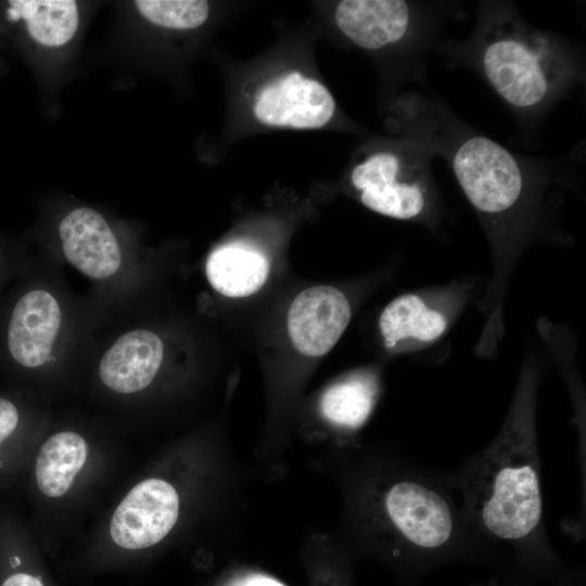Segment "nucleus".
<instances>
[{"mask_svg": "<svg viewBox=\"0 0 586 586\" xmlns=\"http://www.w3.org/2000/svg\"><path fill=\"white\" fill-rule=\"evenodd\" d=\"M323 468L340 489L342 513L332 535L343 549L413 568L485 555L446 473L356 441L329 448Z\"/></svg>", "mask_w": 586, "mask_h": 586, "instance_id": "f257e3e1", "label": "nucleus"}, {"mask_svg": "<svg viewBox=\"0 0 586 586\" xmlns=\"http://www.w3.org/2000/svg\"><path fill=\"white\" fill-rule=\"evenodd\" d=\"M542 369L528 357L504 423L482 450L446 473L462 518L485 555L504 550L526 566L556 560L543 515L536 408Z\"/></svg>", "mask_w": 586, "mask_h": 586, "instance_id": "f03ea898", "label": "nucleus"}, {"mask_svg": "<svg viewBox=\"0 0 586 586\" xmlns=\"http://www.w3.org/2000/svg\"><path fill=\"white\" fill-rule=\"evenodd\" d=\"M482 68L494 90L511 106L533 109L555 88L560 59L548 37L511 26L491 36L482 51Z\"/></svg>", "mask_w": 586, "mask_h": 586, "instance_id": "7ed1b4c3", "label": "nucleus"}, {"mask_svg": "<svg viewBox=\"0 0 586 586\" xmlns=\"http://www.w3.org/2000/svg\"><path fill=\"white\" fill-rule=\"evenodd\" d=\"M451 164L464 195L487 220L508 219L523 202L525 180L519 162L491 138L468 137L455 150Z\"/></svg>", "mask_w": 586, "mask_h": 586, "instance_id": "20e7f679", "label": "nucleus"}, {"mask_svg": "<svg viewBox=\"0 0 586 586\" xmlns=\"http://www.w3.org/2000/svg\"><path fill=\"white\" fill-rule=\"evenodd\" d=\"M351 182L366 207L387 217L416 220L429 207L423 173L406 169L403 160L391 151L377 152L357 164Z\"/></svg>", "mask_w": 586, "mask_h": 586, "instance_id": "39448f33", "label": "nucleus"}, {"mask_svg": "<svg viewBox=\"0 0 586 586\" xmlns=\"http://www.w3.org/2000/svg\"><path fill=\"white\" fill-rule=\"evenodd\" d=\"M181 497L163 477H149L135 485L116 507L110 523L113 542L125 549L155 546L178 523Z\"/></svg>", "mask_w": 586, "mask_h": 586, "instance_id": "423d86ee", "label": "nucleus"}, {"mask_svg": "<svg viewBox=\"0 0 586 586\" xmlns=\"http://www.w3.org/2000/svg\"><path fill=\"white\" fill-rule=\"evenodd\" d=\"M335 111L330 91L298 72L281 76L264 87L254 103L259 122L276 127L313 129L323 127Z\"/></svg>", "mask_w": 586, "mask_h": 586, "instance_id": "0eeeda50", "label": "nucleus"}, {"mask_svg": "<svg viewBox=\"0 0 586 586\" xmlns=\"http://www.w3.org/2000/svg\"><path fill=\"white\" fill-rule=\"evenodd\" d=\"M351 320V306L337 289L318 285L302 291L288 313V330L294 347L311 357L328 353Z\"/></svg>", "mask_w": 586, "mask_h": 586, "instance_id": "6e6552de", "label": "nucleus"}, {"mask_svg": "<svg viewBox=\"0 0 586 586\" xmlns=\"http://www.w3.org/2000/svg\"><path fill=\"white\" fill-rule=\"evenodd\" d=\"M59 237L67 262L91 279H107L122 265L114 232L104 217L90 207L68 213L60 222Z\"/></svg>", "mask_w": 586, "mask_h": 586, "instance_id": "1a4fd4ad", "label": "nucleus"}, {"mask_svg": "<svg viewBox=\"0 0 586 586\" xmlns=\"http://www.w3.org/2000/svg\"><path fill=\"white\" fill-rule=\"evenodd\" d=\"M62 323L56 298L46 290H31L14 305L7 343L10 355L25 368L46 364Z\"/></svg>", "mask_w": 586, "mask_h": 586, "instance_id": "9d476101", "label": "nucleus"}, {"mask_svg": "<svg viewBox=\"0 0 586 586\" xmlns=\"http://www.w3.org/2000/svg\"><path fill=\"white\" fill-rule=\"evenodd\" d=\"M163 360V343L145 329L126 332L106 351L99 365L103 384L119 394H132L148 387Z\"/></svg>", "mask_w": 586, "mask_h": 586, "instance_id": "9b49d317", "label": "nucleus"}, {"mask_svg": "<svg viewBox=\"0 0 586 586\" xmlns=\"http://www.w3.org/2000/svg\"><path fill=\"white\" fill-rule=\"evenodd\" d=\"M339 29L355 44L378 50L402 40L410 26V9L399 0H343L334 12Z\"/></svg>", "mask_w": 586, "mask_h": 586, "instance_id": "f8f14e48", "label": "nucleus"}, {"mask_svg": "<svg viewBox=\"0 0 586 586\" xmlns=\"http://www.w3.org/2000/svg\"><path fill=\"white\" fill-rule=\"evenodd\" d=\"M380 395L379 378L358 371L339 379L320 396L319 413L334 435V446L355 441L370 418Z\"/></svg>", "mask_w": 586, "mask_h": 586, "instance_id": "ddd939ff", "label": "nucleus"}, {"mask_svg": "<svg viewBox=\"0 0 586 586\" xmlns=\"http://www.w3.org/2000/svg\"><path fill=\"white\" fill-rule=\"evenodd\" d=\"M447 315L416 293L403 294L383 309L379 328L388 349L422 347L437 341L448 327Z\"/></svg>", "mask_w": 586, "mask_h": 586, "instance_id": "4468645a", "label": "nucleus"}, {"mask_svg": "<svg viewBox=\"0 0 586 586\" xmlns=\"http://www.w3.org/2000/svg\"><path fill=\"white\" fill-rule=\"evenodd\" d=\"M268 260L257 250L233 243L215 250L206 263L212 286L229 297L255 293L268 277Z\"/></svg>", "mask_w": 586, "mask_h": 586, "instance_id": "2eb2a0df", "label": "nucleus"}, {"mask_svg": "<svg viewBox=\"0 0 586 586\" xmlns=\"http://www.w3.org/2000/svg\"><path fill=\"white\" fill-rule=\"evenodd\" d=\"M87 457V443L78 433L64 431L50 436L36 459L35 475L40 492L51 498L66 494Z\"/></svg>", "mask_w": 586, "mask_h": 586, "instance_id": "dca6fc26", "label": "nucleus"}, {"mask_svg": "<svg viewBox=\"0 0 586 586\" xmlns=\"http://www.w3.org/2000/svg\"><path fill=\"white\" fill-rule=\"evenodd\" d=\"M11 21L23 20L29 36L44 47H61L76 34L79 13L73 0H12Z\"/></svg>", "mask_w": 586, "mask_h": 586, "instance_id": "f3484780", "label": "nucleus"}, {"mask_svg": "<svg viewBox=\"0 0 586 586\" xmlns=\"http://www.w3.org/2000/svg\"><path fill=\"white\" fill-rule=\"evenodd\" d=\"M135 7L150 23L171 29H193L208 17L209 4L202 0H137Z\"/></svg>", "mask_w": 586, "mask_h": 586, "instance_id": "a211bd4d", "label": "nucleus"}, {"mask_svg": "<svg viewBox=\"0 0 586 586\" xmlns=\"http://www.w3.org/2000/svg\"><path fill=\"white\" fill-rule=\"evenodd\" d=\"M20 415L15 405L0 397V445L14 432Z\"/></svg>", "mask_w": 586, "mask_h": 586, "instance_id": "6ab92c4d", "label": "nucleus"}, {"mask_svg": "<svg viewBox=\"0 0 586 586\" xmlns=\"http://www.w3.org/2000/svg\"><path fill=\"white\" fill-rule=\"evenodd\" d=\"M227 586H284V585L281 582L262 573H245L233 578Z\"/></svg>", "mask_w": 586, "mask_h": 586, "instance_id": "aec40b11", "label": "nucleus"}, {"mask_svg": "<svg viewBox=\"0 0 586 586\" xmlns=\"http://www.w3.org/2000/svg\"><path fill=\"white\" fill-rule=\"evenodd\" d=\"M0 586H44L35 575L26 572H16L5 577Z\"/></svg>", "mask_w": 586, "mask_h": 586, "instance_id": "412c9836", "label": "nucleus"}]
</instances>
